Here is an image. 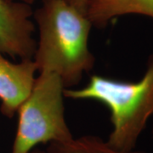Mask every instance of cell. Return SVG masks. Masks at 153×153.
Wrapping results in <instances>:
<instances>
[{
    "instance_id": "cell-1",
    "label": "cell",
    "mask_w": 153,
    "mask_h": 153,
    "mask_svg": "<svg viewBox=\"0 0 153 153\" xmlns=\"http://www.w3.org/2000/svg\"><path fill=\"white\" fill-rule=\"evenodd\" d=\"M42 2L33 11L38 41L33 59L38 72L56 73L65 88H70L94 65L95 58L88 48L93 26L85 12L66 0Z\"/></svg>"
},
{
    "instance_id": "cell-2",
    "label": "cell",
    "mask_w": 153,
    "mask_h": 153,
    "mask_svg": "<svg viewBox=\"0 0 153 153\" xmlns=\"http://www.w3.org/2000/svg\"><path fill=\"white\" fill-rule=\"evenodd\" d=\"M64 96L104 104L110 111L112 125L106 141L119 151L134 150L149 118L153 116V54L148 58L146 70L138 82L93 75L84 87L65 88Z\"/></svg>"
},
{
    "instance_id": "cell-3",
    "label": "cell",
    "mask_w": 153,
    "mask_h": 153,
    "mask_svg": "<svg viewBox=\"0 0 153 153\" xmlns=\"http://www.w3.org/2000/svg\"><path fill=\"white\" fill-rule=\"evenodd\" d=\"M65 87L56 73L40 71L33 89L18 109V124L10 153H29L41 144L73 138L66 123Z\"/></svg>"
},
{
    "instance_id": "cell-4",
    "label": "cell",
    "mask_w": 153,
    "mask_h": 153,
    "mask_svg": "<svg viewBox=\"0 0 153 153\" xmlns=\"http://www.w3.org/2000/svg\"><path fill=\"white\" fill-rule=\"evenodd\" d=\"M30 4L0 0V53L12 58L33 59L37 41Z\"/></svg>"
},
{
    "instance_id": "cell-5",
    "label": "cell",
    "mask_w": 153,
    "mask_h": 153,
    "mask_svg": "<svg viewBox=\"0 0 153 153\" xmlns=\"http://www.w3.org/2000/svg\"><path fill=\"white\" fill-rule=\"evenodd\" d=\"M0 53V111L12 118L33 89L38 71L33 59L15 63Z\"/></svg>"
},
{
    "instance_id": "cell-6",
    "label": "cell",
    "mask_w": 153,
    "mask_h": 153,
    "mask_svg": "<svg viewBox=\"0 0 153 153\" xmlns=\"http://www.w3.org/2000/svg\"><path fill=\"white\" fill-rule=\"evenodd\" d=\"M153 19V0H88L86 15L94 27L104 28L110 22L126 15Z\"/></svg>"
},
{
    "instance_id": "cell-7",
    "label": "cell",
    "mask_w": 153,
    "mask_h": 153,
    "mask_svg": "<svg viewBox=\"0 0 153 153\" xmlns=\"http://www.w3.org/2000/svg\"><path fill=\"white\" fill-rule=\"evenodd\" d=\"M47 150L50 153H146L140 150L128 152L115 149L106 140L95 135H83L63 143L49 144Z\"/></svg>"
},
{
    "instance_id": "cell-8",
    "label": "cell",
    "mask_w": 153,
    "mask_h": 153,
    "mask_svg": "<svg viewBox=\"0 0 153 153\" xmlns=\"http://www.w3.org/2000/svg\"><path fill=\"white\" fill-rule=\"evenodd\" d=\"M66 1L68 2L69 4H71V5L75 6L78 10L86 13V9H87L88 0H66Z\"/></svg>"
},
{
    "instance_id": "cell-9",
    "label": "cell",
    "mask_w": 153,
    "mask_h": 153,
    "mask_svg": "<svg viewBox=\"0 0 153 153\" xmlns=\"http://www.w3.org/2000/svg\"><path fill=\"white\" fill-rule=\"evenodd\" d=\"M8 1H12V2H19V3H23V4H27L32 5L33 3L35 2V0H8Z\"/></svg>"
},
{
    "instance_id": "cell-10",
    "label": "cell",
    "mask_w": 153,
    "mask_h": 153,
    "mask_svg": "<svg viewBox=\"0 0 153 153\" xmlns=\"http://www.w3.org/2000/svg\"><path fill=\"white\" fill-rule=\"evenodd\" d=\"M29 153H50V152H49L47 149H46V150H42V149H39V148L37 147V148H35L34 150H33L31 152H29Z\"/></svg>"
}]
</instances>
